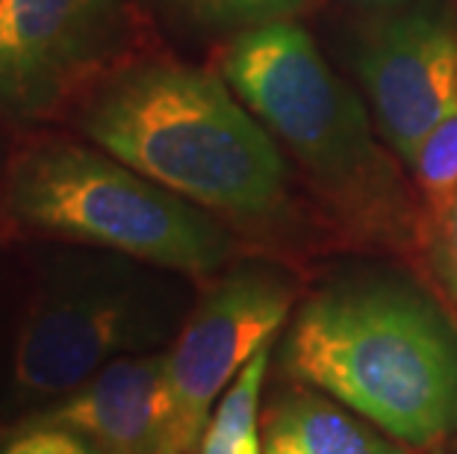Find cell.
Here are the masks:
<instances>
[{
	"label": "cell",
	"mask_w": 457,
	"mask_h": 454,
	"mask_svg": "<svg viewBox=\"0 0 457 454\" xmlns=\"http://www.w3.org/2000/svg\"><path fill=\"white\" fill-rule=\"evenodd\" d=\"M219 69L271 136L287 142L319 177L352 180L375 166L363 106L298 24L239 30Z\"/></svg>",
	"instance_id": "5"
},
{
	"label": "cell",
	"mask_w": 457,
	"mask_h": 454,
	"mask_svg": "<svg viewBox=\"0 0 457 454\" xmlns=\"http://www.w3.org/2000/svg\"><path fill=\"white\" fill-rule=\"evenodd\" d=\"M171 275L83 245L47 257L18 325L12 401H54L121 357L162 351L189 316Z\"/></svg>",
	"instance_id": "4"
},
{
	"label": "cell",
	"mask_w": 457,
	"mask_h": 454,
	"mask_svg": "<svg viewBox=\"0 0 457 454\" xmlns=\"http://www.w3.org/2000/svg\"><path fill=\"white\" fill-rule=\"evenodd\" d=\"M165 349L121 357L77 390L4 428H68L104 454H162Z\"/></svg>",
	"instance_id": "9"
},
{
	"label": "cell",
	"mask_w": 457,
	"mask_h": 454,
	"mask_svg": "<svg viewBox=\"0 0 457 454\" xmlns=\"http://www.w3.org/2000/svg\"><path fill=\"white\" fill-rule=\"evenodd\" d=\"M407 166L413 169L425 195L431 198L434 212H440L445 201L457 192V110L428 133V139Z\"/></svg>",
	"instance_id": "13"
},
{
	"label": "cell",
	"mask_w": 457,
	"mask_h": 454,
	"mask_svg": "<svg viewBox=\"0 0 457 454\" xmlns=\"http://www.w3.org/2000/svg\"><path fill=\"white\" fill-rule=\"evenodd\" d=\"M293 284L262 266L212 284L165 349L162 454H195L212 408L293 310Z\"/></svg>",
	"instance_id": "6"
},
{
	"label": "cell",
	"mask_w": 457,
	"mask_h": 454,
	"mask_svg": "<svg viewBox=\"0 0 457 454\" xmlns=\"http://www.w3.org/2000/svg\"><path fill=\"white\" fill-rule=\"evenodd\" d=\"M0 454H104L68 428H0Z\"/></svg>",
	"instance_id": "14"
},
{
	"label": "cell",
	"mask_w": 457,
	"mask_h": 454,
	"mask_svg": "<svg viewBox=\"0 0 457 454\" xmlns=\"http://www.w3.org/2000/svg\"><path fill=\"white\" fill-rule=\"evenodd\" d=\"M0 6H4V0H0Z\"/></svg>",
	"instance_id": "17"
},
{
	"label": "cell",
	"mask_w": 457,
	"mask_h": 454,
	"mask_svg": "<svg viewBox=\"0 0 457 454\" xmlns=\"http://www.w3.org/2000/svg\"><path fill=\"white\" fill-rule=\"evenodd\" d=\"M77 124L101 151L216 216L266 219L284 204V153L225 77L136 62L106 77Z\"/></svg>",
	"instance_id": "1"
},
{
	"label": "cell",
	"mask_w": 457,
	"mask_h": 454,
	"mask_svg": "<svg viewBox=\"0 0 457 454\" xmlns=\"http://www.w3.org/2000/svg\"><path fill=\"white\" fill-rule=\"evenodd\" d=\"M262 454H407L330 395L293 390L262 417Z\"/></svg>",
	"instance_id": "10"
},
{
	"label": "cell",
	"mask_w": 457,
	"mask_h": 454,
	"mask_svg": "<svg viewBox=\"0 0 457 454\" xmlns=\"http://www.w3.org/2000/svg\"><path fill=\"white\" fill-rule=\"evenodd\" d=\"M287 369L404 449L457 431V327L425 295L386 280L337 284L301 307Z\"/></svg>",
	"instance_id": "2"
},
{
	"label": "cell",
	"mask_w": 457,
	"mask_h": 454,
	"mask_svg": "<svg viewBox=\"0 0 457 454\" xmlns=\"http://www.w3.org/2000/svg\"><path fill=\"white\" fill-rule=\"evenodd\" d=\"M436 221H440V236H443V251L445 260H449L452 277L457 284V192L445 201V207L440 212H434Z\"/></svg>",
	"instance_id": "15"
},
{
	"label": "cell",
	"mask_w": 457,
	"mask_h": 454,
	"mask_svg": "<svg viewBox=\"0 0 457 454\" xmlns=\"http://www.w3.org/2000/svg\"><path fill=\"white\" fill-rule=\"evenodd\" d=\"M121 30V0H4L0 115L47 119L110 60Z\"/></svg>",
	"instance_id": "7"
},
{
	"label": "cell",
	"mask_w": 457,
	"mask_h": 454,
	"mask_svg": "<svg viewBox=\"0 0 457 454\" xmlns=\"http://www.w3.org/2000/svg\"><path fill=\"white\" fill-rule=\"evenodd\" d=\"M360 77L381 133L411 162L428 133L457 110V27L434 12L395 18L366 45Z\"/></svg>",
	"instance_id": "8"
},
{
	"label": "cell",
	"mask_w": 457,
	"mask_h": 454,
	"mask_svg": "<svg viewBox=\"0 0 457 454\" xmlns=\"http://www.w3.org/2000/svg\"><path fill=\"white\" fill-rule=\"evenodd\" d=\"M271 343L242 366V372L212 408L195 454H262L260 395L269 372Z\"/></svg>",
	"instance_id": "11"
},
{
	"label": "cell",
	"mask_w": 457,
	"mask_h": 454,
	"mask_svg": "<svg viewBox=\"0 0 457 454\" xmlns=\"http://www.w3.org/2000/svg\"><path fill=\"white\" fill-rule=\"evenodd\" d=\"M187 21L210 30H248L293 15L307 0H165Z\"/></svg>",
	"instance_id": "12"
},
{
	"label": "cell",
	"mask_w": 457,
	"mask_h": 454,
	"mask_svg": "<svg viewBox=\"0 0 457 454\" xmlns=\"http://www.w3.org/2000/svg\"><path fill=\"white\" fill-rule=\"evenodd\" d=\"M434 454H457V446H449V449H440V451H434Z\"/></svg>",
	"instance_id": "16"
},
{
	"label": "cell",
	"mask_w": 457,
	"mask_h": 454,
	"mask_svg": "<svg viewBox=\"0 0 457 454\" xmlns=\"http://www.w3.org/2000/svg\"><path fill=\"white\" fill-rule=\"evenodd\" d=\"M0 219L21 234L112 251L183 277L219 272L233 251L212 212L112 153L74 142H38L15 153Z\"/></svg>",
	"instance_id": "3"
}]
</instances>
